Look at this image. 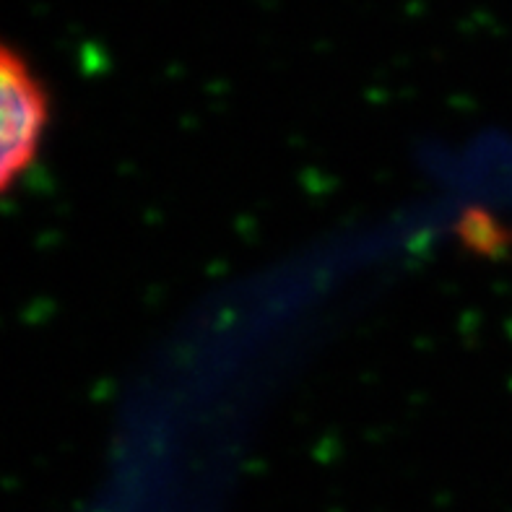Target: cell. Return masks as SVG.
Here are the masks:
<instances>
[{"label": "cell", "instance_id": "cell-1", "mask_svg": "<svg viewBox=\"0 0 512 512\" xmlns=\"http://www.w3.org/2000/svg\"><path fill=\"white\" fill-rule=\"evenodd\" d=\"M50 123V99L19 52L0 42V195L37 159Z\"/></svg>", "mask_w": 512, "mask_h": 512}]
</instances>
